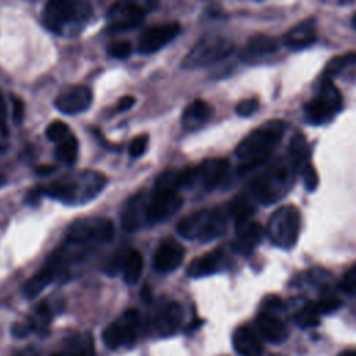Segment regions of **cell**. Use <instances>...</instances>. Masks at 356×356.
<instances>
[{
    "label": "cell",
    "instance_id": "1",
    "mask_svg": "<svg viewBox=\"0 0 356 356\" xmlns=\"http://www.w3.org/2000/svg\"><path fill=\"white\" fill-rule=\"evenodd\" d=\"M285 129L286 124L282 120H271L245 136L235 150L241 161L239 171L246 172L264 163L281 142Z\"/></svg>",
    "mask_w": 356,
    "mask_h": 356
},
{
    "label": "cell",
    "instance_id": "2",
    "mask_svg": "<svg viewBox=\"0 0 356 356\" xmlns=\"http://www.w3.org/2000/svg\"><path fill=\"white\" fill-rule=\"evenodd\" d=\"M107 185V177L99 171H79L53 181L44 195L68 206H81L95 199Z\"/></svg>",
    "mask_w": 356,
    "mask_h": 356
},
{
    "label": "cell",
    "instance_id": "3",
    "mask_svg": "<svg viewBox=\"0 0 356 356\" xmlns=\"http://www.w3.org/2000/svg\"><path fill=\"white\" fill-rule=\"evenodd\" d=\"M298 168L291 159H281L263 170L252 182L254 197L263 204H273L282 199L293 185Z\"/></svg>",
    "mask_w": 356,
    "mask_h": 356
},
{
    "label": "cell",
    "instance_id": "4",
    "mask_svg": "<svg viewBox=\"0 0 356 356\" xmlns=\"http://www.w3.org/2000/svg\"><path fill=\"white\" fill-rule=\"evenodd\" d=\"M227 229V216L220 209H202L178 221L177 231L191 241L209 242L221 236Z\"/></svg>",
    "mask_w": 356,
    "mask_h": 356
},
{
    "label": "cell",
    "instance_id": "5",
    "mask_svg": "<svg viewBox=\"0 0 356 356\" xmlns=\"http://www.w3.org/2000/svg\"><path fill=\"white\" fill-rule=\"evenodd\" d=\"M300 232V213L293 204L278 207L267 224V235L273 245L281 249H291Z\"/></svg>",
    "mask_w": 356,
    "mask_h": 356
},
{
    "label": "cell",
    "instance_id": "6",
    "mask_svg": "<svg viewBox=\"0 0 356 356\" xmlns=\"http://www.w3.org/2000/svg\"><path fill=\"white\" fill-rule=\"evenodd\" d=\"M342 95L331 79H324L317 95L305 104V115L310 124L323 125L330 122L341 110Z\"/></svg>",
    "mask_w": 356,
    "mask_h": 356
},
{
    "label": "cell",
    "instance_id": "7",
    "mask_svg": "<svg viewBox=\"0 0 356 356\" xmlns=\"http://www.w3.org/2000/svg\"><path fill=\"white\" fill-rule=\"evenodd\" d=\"M114 236V224L102 217H88L74 221L67 231V242L76 246H92L110 242Z\"/></svg>",
    "mask_w": 356,
    "mask_h": 356
},
{
    "label": "cell",
    "instance_id": "8",
    "mask_svg": "<svg viewBox=\"0 0 356 356\" xmlns=\"http://www.w3.org/2000/svg\"><path fill=\"white\" fill-rule=\"evenodd\" d=\"M234 50V43L222 36H206L200 39L186 54L182 61L185 68H202L211 65Z\"/></svg>",
    "mask_w": 356,
    "mask_h": 356
},
{
    "label": "cell",
    "instance_id": "9",
    "mask_svg": "<svg viewBox=\"0 0 356 356\" xmlns=\"http://www.w3.org/2000/svg\"><path fill=\"white\" fill-rule=\"evenodd\" d=\"M83 6L76 0H47L43 10L44 25L57 35H61L74 21L85 15Z\"/></svg>",
    "mask_w": 356,
    "mask_h": 356
},
{
    "label": "cell",
    "instance_id": "10",
    "mask_svg": "<svg viewBox=\"0 0 356 356\" xmlns=\"http://www.w3.org/2000/svg\"><path fill=\"white\" fill-rule=\"evenodd\" d=\"M139 328V313L136 309H128L122 316L110 323L102 332L106 346L117 349L120 346H132L136 341Z\"/></svg>",
    "mask_w": 356,
    "mask_h": 356
},
{
    "label": "cell",
    "instance_id": "11",
    "mask_svg": "<svg viewBox=\"0 0 356 356\" xmlns=\"http://www.w3.org/2000/svg\"><path fill=\"white\" fill-rule=\"evenodd\" d=\"M182 204V197L177 192L156 191L146 197V221L157 224L175 214Z\"/></svg>",
    "mask_w": 356,
    "mask_h": 356
},
{
    "label": "cell",
    "instance_id": "12",
    "mask_svg": "<svg viewBox=\"0 0 356 356\" xmlns=\"http://www.w3.org/2000/svg\"><path fill=\"white\" fill-rule=\"evenodd\" d=\"M146 8L135 0H121L107 13L111 31H127L138 26L145 18Z\"/></svg>",
    "mask_w": 356,
    "mask_h": 356
},
{
    "label": "cell",
    "instance_id": "13",
    "mask_svg": "<svg viewBox=\"0 0 356 356\" xmlns=\"http://www.w3.org/2000/svg\"><path fill=\"white\" fill-rule=\"evenodd\" d=\"M184 310L177 300H165L160 303L152 316V327L160 337L174 335L182 324Z\"/></svg>",
    "mask_w": 356,
    "mask_h": 356
},
{
    "label": "cell",
    "instance_id": "14",
    "mask_svg": "<svg viewBox=\"0 0 356 356\" xmlns=\"http://www.w3.org/2000/svg\"><path fill=\"white\" fill-rule=\"evenodd\" d=\"M228 171V161L225 159H207L197 167L189 168V185H202L204 189H214Z\"/></svg>",
    "mask_w": 356,
    "mask_h": 356
},
{
    "label": "cell",
    "instance_id": "15",
    "mask_svg": "<svg viewBox=\"0 0 356 356\" xmlns=\"http://www.w3.org/2000/svg\"><path fill=\"white\" fill-rule=\"evenodd\" d=\"M181 26L177 22H167L154 25L142 32L138 40V51L140 54L156 53L167 46L179 33Z\"/></svg>",
    "mask_w": 356,
    "mask_h": 356
},
{
    "label": "cell",
    "instance_id": "16",
    "mask_svg": "<svg viewBox=\"0 0 356 356\" xmlns=\"http://www.w3.org/2000/svg\"><path fill=\"white\" fill-rule=\"evenodd\" d=\"M92 90L85 85H74L63 92L54 100V106L64 114H78L88 110L92 104Z\"/></svg>",
    "mask_w": 356,
    "mask_h": 356
},
{
    "label": "cell",
    "instance_id": "17",
    "mask_svg": "<svg viewBox=\"0 0 356 356\" xmlns=\"http://www.w3.org/2000/svg\"><path fill=\"white\" fill-rule=\"evenodd\" d=\"M185 256V250L181 243L172 239L161 242L154 253L153 266L160 273H170L179 267Z\"/></svg>",
    "mask_w": 356,
    "mask_h": 356
},
{
    "label": "cell",
    "instance_id": "18",
    "mask_svg": "<svg viewBox=\"0 0 356 356\" xmlns=\"http://www.w3.org/2000/svg\"><path fill=\"white\" fill-rule=\"evenodd\" d=\"M147 224L146 221V196L136 193L129 197L121 210V225L125 231L134 232L142 225Z\"/></svg>",
    "mask_w": 356,
    "mask_h": 356
},
{
    "label": "cell",
    "instance_id": "19",
    "mask_svg": "<svg viewBox=\"0 0 356 356\" xmlns=\"http://www.w3.org/2000/svg\"><path fill=\"white\" fill-rule=\"evenodd\" d=\"M225 264V253L221 249H216L193 259L186 268V274L192 278H200L222 270Z\"/></svg>",
    "mask_w": 356,
    "mask_h": 356
},
{
    "label": "cell",
    "instance_id": "20",
    "mask_svg": "<svg viewBox=\"0 0 356 356\" xmlns=\"http://www.w3.org/2000/svg\"><path fill=\"white\" fill-rule=\"evenodd\" d=\"M316 42V21L307 18L284 35V44L292 50H303Z\"/></svg>",
    "mask_w": 356,
    "mask_h": 356
},
{
    "label": "cell",
    "instance_id": "21",
    "mask_svg": "<svg viewBox=\"0 0 356 356\" xmlns=\"http://www.w3.org/2000/svg\"><path fill=\"white\" fill-rule=\"evenodd\" d=\"M259 332L273 343L284 342L289 334L285 323L271 312L261 310L256 317Z\"/></svg>",
    "mask_w": 356,
    "mask_h": 356
},
{
    "label": "cell",
    "instance_id": "22",
    "mask_svg": "<svg viewBox=\"0 0 356 356\" xmlns=\"http://www.w3.org/2000/svg\"><path fill=\"white\" fill-rule=\"evenodd\" d=\"M232 345L239 356H261L263 353L261 341L250 325H241L235 330Z\"/></svg>",
    "mask_w": 356,
    "mask_h": 356
},
{
    "label": "cell",
    "instance_id": "23",
    "mask_svg": "<svg viewBox=\"0 0 356 356\" xmlns=\"http://www.w3.org/2000/svg\"><path fill=\"white\" fill-rule=\"evenodd\" d=\"M263 236V228L259 222L248 221L236 228V236L232 242V248L236 253L249 254L260 243Z\"/></svg>",
    "mask_w": 356,
    "mask_h": 356
},
{
    "label": "cell",
    "instance_id": "24",
    "mask_svg": "<svg viewBox=\"0 0 356 356\" xmlns=\"http://www.w3.org/2000/svg\"><path fill=\"white\" fill-rule=\"evenodd\" d=\"M211 114H213L211 106L204 100L196 99L185 107L181 117L182 127L188 131L199 129L202 125H204L210 120Z\"/></svg>",
    "mask_w": 356,
    "mask_h": 356
},
{
    "label": "cell",
    "instance_id": "25",
    "mask_svg": "<svg viewBox=\"0 0 356 356\" xmlns=\"http://www.w3.org/2000/svg\"><path fill=\"white\" fill-rule=\"evenodd\" d=\"M278 42L273 36L268 35H254L252 36L245 49L242 51V58L245 60H256L259 57L274 53L278 49Z\"/></svg>",
    "mask_w": 356,
    "mask_h": 356
},
{
    "label": "cell",
    "instance_id": "26",
    "mask_svg": "<svg viewBox=\"0 0 356 356\" xmlns=\"http://www.w3.org/2000/svg\"><path fill=\"white\" fill-rule=\"evenodd\" d=\"M188 171H189V168H185V170H168V171L161 172L156 178L153 189H156V191L177 192L179 188L186 186Z\"/></svg>",
    "mask_w": 356,
    "mask_h": 356
},
{
    "label": "cell",
    "instance_id": "27",
    "mask_svg": "<svg viewBox=\"0 0 356 356\" xmlns=\"http://www.w3.org/2000/svg\"><path fill=\"white\" fill-rule=\"evenodd\" d=\"M143 270V257L139 252L131 250L124 256L122 261V278L128 285H134L139 281Z\"/></svg>",
    "mask_w": 356,
    "mask_h": 356
},
{
    "label": "cell",
    "instance_id": "28",
    "mask_svg": "<svg viewBox=\"0 0 356 356\" xmlns=\"http://www.w3.org/2000/svg\"><path fill=\"white\" fill-rule=\"evenodd\" d=\"M309 154H310V150H309V146H307V142H306L305 136L300 135V134H296L291 139L289 149H288V157L295 164V167L298 170H300L307 163Z\"/></svg>",
    "mask_w": 356,
    "mask_h": 356
},
{
    "label": "cell",
    "instance_id": "29",
    "mask_svg": "<svg viewBox=\"0 0 356 356\" xmlns=\"http://www.w3.org/2000/svg\"><path fill=\"white\" fill-rule=\"evenodd\" d=\"M228 213L229 216L234 218L235 221V227H241L243 224H246L250 218V216L254 213V207L253 204L246 199V197H236L234 199L229 206H228Z\"/></svg>",
    "mask_w": 356,
    "mask_h": 356
},
{
    "label": "cell",
    "instance_id": "30",
    "mask_svg": "<svg viewBox=\"0 0 356 356\" xmlns=\"http://www.w3.org/2000/svg\"><path fill=\"white\" fill-rule=\"evenodd\" d=\"M356 64V51H348L343 54H339L337 57H332L324 70V79H331L335 75H338L339 72H342L343 70H346L348 67Z\"/></svg>",
    "mask_w": 356,
    "mask_h": 356
},
{
    "label": "cell",
    "instance_id": "31",
    "mask_svg": "<svg viewBox=\"0 0 356 356\" xmlns=\"http://www.w3.org/2000/svg\"><path fill=\"white\" fill-rule=\"evenodd\" d=\"M70 356H96L93 338L89 332L78 334L71 338Z\"/></svg>",
    "mask_w": 356,
    "mask_h": 356
},
{
    "label": "cell",
    "instance_id": "32",
    "mask_svg": "<svg viewBox=\"0 0 356 356\" xmlns=\"http://www.w3.org/2000/svg\"><path fill=\"white\" fill-rule=\"evenodd\" d=\"M56 157L68 165L75 163L78 157V140L72 134L57 143Z\"/></svg>",
    "mask_w": 356,
    "mask_h": 356
},
{
    "label": "cell",
    "instance_id": "33",
    "mask_svg": "<svg viewBox=\"0 0 356 356\" xmlns=\"http://www.w3.org/2000/svg\"><path fill=\"white\" fill-rule=\"evenodd\" d=\"M51 306L46 302L42 300L33 310L32 317H31V325L35 330H46V327L50 324L51 321Z\"/></svg>",
    "mask_w": 356,
    "mask_h": 356
},
{
    "label": "cell",
    "instance_id": "34",
    "mask_svg": "<svg viewBox=\"0 0 356 356\" xmlns=\"http://www.w3.org/2000/svg\"><path fill=\"white\" fill-rule=\"evenodd\" d=\"M295 323L299 327H303V328L314 327V325H317L320 323L318 314L314 312L312 302L306 303L302 309L298 310V313L295 314Z\"/></svg>",
    "mask_w": 356,
    "mask_h": 356
},
{
    "label": "cell",
    "instance_id": "35",
    "mask_svg": "<svg viewBox=\"0 0 356 356\" xmlns=\"http://www.w3.org/2000/svg\"><path fill=\"white\" fill-rule=\"evenodd\" d=\"M71 132H70V127L63 122V121H53L47 128H46V136L49 140L51 142H61L63 139H65L67 136H70Z\"/></svg>",
    "mask_w": 356,
    "mask_h": 356
},
{
    "label": "cell",
    "instance_id": "36",
    "mask_svg": "<svg viewBox=\"0 0 356 356\" xmlns=\"http://www.w3.org/2000/svg\"><path fill=\"white\" fill-rule=\"evenodd\" d=\"M312 305H313L314 312L318 316H321V314H330V313L338 310L341 307L342 302L335 296H330V298H321L316 302H312Z\"/></svg>",
    "mask_w": 356,
    "mask_h": 356
},
{
    "label": "cell",
    "instance_id": "37",
    "mask_svg": "<svg viewBox=\"0 0 356 356\" xmlns=\"http://www.w3.org/2000/svg\"><path fill=\"white\" fill-rule=\"evenodd\" d=\"M339 286L345 293L356 295V261L345 271Z\"/></svg>",
    "mask_w": 356,
    "mask_h": 356
},
{
    "label": "cell",
    "instance_id": "38",
    "mask_svg": "<svg viewBox=\"0 0 356 356\" xmlns=\"http://www.w3.org/2000/svg\"><path fill=\"white\" fill-rule=\"evenodd\" d=\"M300 175H302V181H303V185L305 188L312 192L317 188V184H318V177H317V172L314 170V167L310 164V163H306L302 168H300Z\"/></svg>",
    "mask_w": 356,
    "mask_h": 356
},
{
    "label": "cell",
    "instance_id": "39",
    "mask_svg": "<svg viewBox=\"0 0 356 356\" xmlns=\"http://www.w3.org/2000/svg\"><path fill=\"white\" fill-rule=\"evenodd\" d=\"M259 110V100L252 97V99H245L241 100L236 107H235V113L241 117H250L253 115L256 111Z\"/></svg>",
    "mask_w": 356,
    "mask_h": 356
},
{
    "label": "cell",
    "instance_id": "40",
    "mask_svg": "<svg viewBox=\"0 0 356 356\" xmlns=\"http://www.w3.org/2000/svg\"><path fill=\"white\" fill-rule=\"evenodd\" d=\"M108 54L115 58H127L132 53V44L128 40H121L115 42L108 47Z\"/></svg>",
    "mask_w": 356,
    "mask_h": 356
},
{
    "label": "cell",
    "instance_id": "41",
    "mask_svg": "<svg viewBox=\"0 0 356 356\" xmlns=\"http://www.w3.org/2000/svg\"><path fill=\"white\" fill-rule=\"evenodd\" d=\"M147 143H149V136H147L146 134L135 136V138L131 140V143H129V149H128V150H129V154H131L132 157H140V156L146 152Z\"/></svg>",
    "mask_w": 356,
    "mask_h": 356
},
{
    "label": "cell",
    "instance_id": "42",
    "mask_svg": "<svg viewBox=\"0 0 356 356\" xmlns=\"http://www.w3.org/2000/svg\"><path fill=\"white\" fill-rule=\"evenodd\" d=\"M282 307H284V302L281 300V298H278L275 295H268L261 300V310H264V312L274 313Z\"/></svg>",
    "mask_w": 356,
    "mask_h": 356
},
{
    "label": "cell",
    "instance_id": "43",
    "mask_svg": "<svg viewBox=\"0 0 356 356\" xmlns=\"http://www.w3.org/2000/svg\"><path fill=\"white\" fill-rule=\"evenodd\" d=\"M11 100H13V120L15 124H21L25 114V104L19 97L14 95L11 96Z\"/></svg>",
    "mask_w": 356,
    "mask_h": 356
},
{
    "label": "cell",
    "instance_id": "44",
    "mask_svg": "<svg viewBox=\"0 0 356 356\" xmlns=\"http://www.w3.org/2000/svg\"><path fill=\"white\" fill-rule=\"evenodd\" d=\"M32 330L31 323H14L11 325V335L14 338H25Z\"/></svg>",
    "mask_w": 356,
    "mask_h": 356
},
{
    "label": "cell",
    "instance_id": "45",
    "mask_svg": "<svg viewBox=\"0 0 356 356\" xmlns=\"http://www.w3.org/2000/svg\"><path fill=\"white\" fill-rule=\"evenodd\" d=\"M44 195V189L40 188V186H36V188H32L28 193H26V197H25V202L29 203V204H38L42 199V196Z\"/></svg>",
    "mask_w": 356,
    "mask_h": 356
},
{
    "label": "cell",
    "instance_id": "46",
    "mask_svg": "<svg viewBox=\"0 0 356 356\" xmlns=\"http://www.w3.org/2000/svg\"><path fill=\"white\" fill-rule=\"evenodd\" d=\"M135 102H136L135 96H131V95L122 96V97L118 100V103H117V106H115V110H117V111H127V110H129V108L135 104Z\"/></svg>",
    "mask_w": 356,
    "mask_h": 356
},
{
    "label": "cell",
    "instance_id": "47",
    "mask_svg": "<svg viewBox=\"0 0 356 356\" xmlns=\"http://www.w3.org/2000/svg\"><path fill=\"white\" fill-rule=\"evenodd\" d=\"M6 118H7V107H6V100L0 92V129L1 132L6 135L7 134V124H6Z\"/></svg>",
    "mask_w": 356,
    "mask_h": 356
},
{
    "label": "cell",
    "instance_id": "48",
    "mask_svg": "<svg viewBox=\"0 0 356 356\" xmlns=\"http://www.w3.org/2000/svg\"><path fill=\"white\" fill-rule=\"evenodd\" d=\"M14 356H39V353H38V350L33 346H29V348H25L22 350H19Z\"/></svg>",
    "mask_w": 356,
    "mask_h": 356
},
{
    "label": "cell",
    "instance_id": "49",
    "mask_svg": "<svg viewBox=\"0 0 356 356\" xmlns=\"http://www.w3.org/2000/svg\"><path fill=\"white\" fill-rule=\"evenodd\" d=\"M36 171H38V174L44 175V174H49L50 171H54V167H51V165H43V167L36 168Z\"/></svg>",
    "mask_w": 356,
    "mask_h": 356
},
{
    "label": "cell",
    "instance_id": "50",
    "mask_svg": "<svg viewBox=\"0 0 356 356\" xmlns=\"http://www.w3.org/2000/svg\"><path fill=\"white\" fill-rule=\"evenodd\" d=\"M338 356H356V350H352V349L343 350V352H341Z\"/></svg>",
    "mask_w": 356,
    "mask_h": 356
},
{
    "label": "cell",
    "instance_id": "51",
    "mask_svg": "<svg viewBox=\"0 0 356 356\" xmlns=\"http://www.w3.org/2000/svg\"><path fill=\"white\" fill-rule=\"evenodd\" d=\"M352 28L356 29V14L352 17Z\"/></svg>",
    "mask_w": 356,
    "mask_h": 356
},
{
    "label": "cell",
    "instance_id": "52",
    "mask_svg": "<svg viewBox=\"0 0 356 356\" xmlns=\"http://www.w3.org/2000/svg\"><path fill=\"white\" fill-rule=\"evenodd\" d=\"M4 182H6V178L3 175H0V186L4 185Z\"/></svg>",
    "mask_w": 356,
    "mask_h": 356
},
{
    "label": "cell",
    "instance_id": "53",
    "mask_svg": "<svg viewBox=\"0 0 356 356\" xmlns=\"http://www.w3.org/2000/svg\"><path fill=\"white\" fill-rule=\"evenodd\" d=\"M51 356H67V355H64V353H54V355H51Z\"/></svg>",
    "mask_w": 356,
    "mask_h": 356
}]
</instances>
